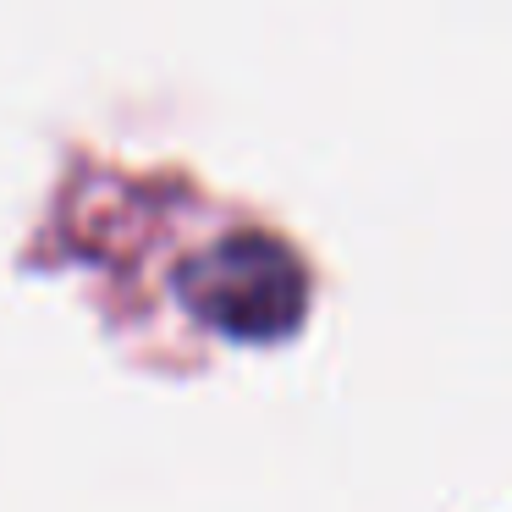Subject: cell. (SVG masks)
Instances as JSON below:
<instances>
[{
	"label": "cell",
	"mask_w": 512,
	"mask_h": 512,
	"mask_svg": "<svg viewBox=\"0 0 512 512\" xmlns=\"http://www.w3.org/2000/svg\"><path fill=\"white\" fill-rule=\"evenodd\" d=\"M182 298L199 320L265 342L287 336L303 314V270L270 237H232L182 270Z\"/></svg>",
	"instance_id": "cell-1"
}]
</instances>
